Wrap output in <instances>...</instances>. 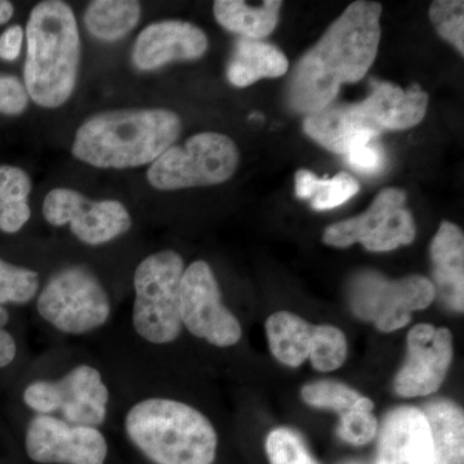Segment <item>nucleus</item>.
I'll return each mask as SVG.
<instances>
[{
	"mask_svg": "<svg viewBox=\"0 0 464 464\" xmlns=\"http://www.w3.org/2000/svg\"><path fill=\"white\" fill-rule=\"evenodd\" d=\"M111 364L119 386L112 423L136 453L150 464L215 462L218 432L206 413L185 400L161 392L146 375L114 362Z\"/></svg>",
	"mask_w": 464,
	"mask_h": 464,
	"instance_id": "1",
	"label": "nucleus"
},
{
	"mask_svg": "<svg viewBox=\"0 0 464 464\" xmlns=\"http://www.w3.org/2000/svg\"><path fill=\"white\" fill-rule=\"evenodd\" d=\"M20 402L27 415L109 429L118 405L114 366L76 346H53L27 366Z\"/></svg>",
	"mask_w": 464,
	"mask_h": 464,
	"instance_id": "2",
	"label": "nucleus"
},
{
	"mask_svg": "<svg viewBox=\"0 0 464 464\" xmlns=\"http://www.w3.org/2000/svg\"><path fill=\"white\" fill-rule=\"evenodd\" d=\"M382 5L359 0L298 61L288 85L290 108L313 114L334 102L341 85L356 83L373 65L381 41Z\"/></svg>",
	"mask_w": 464,
	"mask_h": 464,
	"instance_id": "3",
	"label": "nucleus"
},
{
	"mask_svg": "<svg viewBox=\"0 0 464 464\" xmlns=\"http://www.w3.org/2000/svg\"><path fill=\"white\" fill-rule=\"evenodd\" d=\"M186 265L177 250L163 249L139 262L132 276V304L127 316V350L110 359L145 369L157 353L181 340L179 288Z\"/></svg>",
	"mask_w": 464,
	"mask_h": 464,
	"instance_id": "4",
	"label": "nucleus"
},
{
	"mask_svg": "<svg viewBox=\"0 0 464 464\" xmlns=\"http://www.w3.org/2000/svg\"><path fill=\"white\" fill-rule=\"evenodd\" d=\"M181 118L166 109L112 110L79 127L72 152L101 169H130L154 163L181 134Z\"/></svg>",
	"mask_w": 464,
	"mask_h": 464,
	"instance_id": "5",
	"label": "nucleus"
},
{
	"mask_svg": "<svg viewBox=\"0 0 464 464\" xmlns=\"http://www.w3.org/2000/svg\"><path fill=\"white\" fill-rule=\"evenodd\" d=\"M24 85L29 99L44 109L70 100L78 82L81 34L72 7L61 0H44L30 12L26 24Z\"/></svg>",
	"mask_w": 464,
	"mask_h": 464,
	"instance_id": "6",
	"label": "nucleus"
},
{
	"mask_svg": "<svg viewBox=\"0 0 464 464\" xmlns=\"http://www.w3.org/2000/svg\"><path fill=\"white\" fill-rule=\"evenodd\" d=\"M33 306L43 331L58 340L99 337L116 316L114 297L87 264L57 267L43 282Z\"/></svg>",
	"mask_w": 464,
	"mask_h": 464,
	"instance_id": "7",
	"label": "nucleus"
},
{
	"mask_svg": "<svg viewBox=\"0 0 464 464\" xmlns=\"http://www.w3.org/2000/svg\"><path fill=\"white\" fill-rule=\"evenodd\" d=\"M239 166V150L230 137L217 132L191 136L172 146L150 166L148 181L160 191L219 185Z\"/></svg>",
	"mask_w": 464,
	"mask_h": 464,
	"instance_id": "8",
	"label": "nucleus"
},
{
	"mask_svg": "<svg viewBox=\"0 0 464 464\" xmlns=\"http://www.w3.org/2000/svg\"><path fill=\"white\" fill-rule=\"evenodd\" d=\"M179 313L185 332L209 346L234 347L243 335L239 319L222 299L215 271L203 259L191 262L183 271Z\"/></svg>",
	"mask_w": 464,
	"mask_h": 464,
	"instance_id": "9",
	"label": "nucleus"
},
{
	"mask_svg": "<svg viewBox=\"0 0 464 464\" xmlns=\"http://www.w3.org/2000/svg\"><path fill=\"white\" fill-rule=\"evenodd\" d=\"M435 297V285L418 275L389 280L382 275L364 273L351 285L353 313L373 322L384 333L404 328L411 320V313L429 307Z\"/></svg>",
	"mask_w": 464,
	"mask_h": 464,
	"instance_id": "10",
	"label": "nucleus"
},
{
	"mask_svg": "<svg viewBox=\"0 0 464 464\" xmlns=\"http://www.w3.org/2000/svg\"><path fill=\"white\" fill-rule=\"evenodd\" d=\"M405 201L406 194L399 188L381 191L365 213L329 226L324 232V243L335 248L362 243L371 252H390L408 246L417 228Z\"/></svg>",
	"mask_w": 464,
	"mask_h": 464,
	"instance_id": "11",
	"label": "nucleus"
},
{
	"mask_svg": "<svg viewBox=\"0 0 464 464\" xmlns=\"http://www.w3.org/2000/svg\"><path fill=\"white\" fill-rule=\"evenodd\" d=\"M43 217L53 227H69L83 246H108L133 226L130 210L118 200H91L72 188H58L43 201Z\"/></svg>",
	"mask_w": 464,
	"mask_h": 464,
	"instance_id": "12",
	"label": "nucleus"
},
{
	"mask_svg": "<svg viewBox=\"0 0 464 464\" xmlns=\"http://www.w3.org/2000/svg\"><path fill=\"white\" fill-rule=\"evenodd\" d=\"M24 449L35 464H108L105 429L74 424L45 415H27Z\"/></svg>",
	"mask_w": 464,
	"mask_h": 464,
	"instance_id": "13",
	"label": "nucleus"
},
{
	"mask_svg": "<svg viewBox=\"0 0 464 464\" xmlns=\"http://www.w3.org/2000/svg\"><path fill=\"white\" fill-rule=\"evenodd\" d=\"M453 359V337L447 328L430 324L414 326L408 335V359L395 378V391L404 398L436 392Z\"/></svg>",
	"mask_w": 464,
	"mask_h": 464,
	"instance_id": "14",
	"label": "nucleus"
},
{
	"mask_svg": "<svg viewBox=\"0 0 464 464\" xmlns=\"http://www.w3.org/2000/svg\"><path fill=\"white\" fill-rule=\"evenodd\" d=\"M206 33L179 20L151 24L137 36L132 51V63L140 72H155L177 61H194L208 50Z\"/></svg>",
	"mask_w": 464,
	"mask_h": 464,
	"instance_id": "15",
	"label": "nucleus"
},
{
	"mask_svg": "<svg viewBox=\"0 0 464 464\" xmlns=\"http://www.w3.org/2000/svg\"><path fill=\"white\" fill-rule=\"evenodd\" d=\"M429 422L420 409L401 406L387 414L382 427L377 464H432Z\"/></svg>",
	"mask_w": 464,
	"mask_h": 464,
	"instance_id": "16",
	"label": "nucleus"
},
{
	"mask_svg": "<svg viewBox=\"0 0 464 464\" xmlns=\"http://www.w3.org/2000/svg\"><path fill=\"white\" fill-rule=\"evenodd\" d=\"M304 130L323 148L342 155L368 145L383 132L362 114L357 103H331L320 111L308 114Z\"/></svg>",
	"mask_w": 464,
	"mask_h": 464,
	"instance_id": "17",
	"label": "nucleus"
},
{
	"mask_svg": "<svg viewBox=\"0 0 464 464\" xmlns=\"http://www.w3.org/2000/svg\"><path fill=\"white\" fill-rule=\"evenodd\" d=\"M368 99L357 103L362 114L382 130H402L423 121L429 106V94L418 84L402 90L389 82H373Z\"/></svg>",
	"mask_w": 464,
	"mask_h": 464,
	"instance_id": "18",
	"label": "nucleus"
},
{
	"mask_svg": "<svg viewBox=\"0 0 464 464\" xmlns=\"http://www.w3.org/2000/svg\"><path fill=\"white\" fill-rule=\"evenodd\" d=\"M436 295L451 310H464V235L457 225L442 222L431 244Z\"/></svg>",
	"mask_w": 464,
	"mask_h": 464,
	"instance_id": "19",
	"label": "nucleus"
},
{
	"mask_svg": "<svg viewBox=\"0 0 464 464\" xmlns=\"http://www.w3.org/2000/svg\"><path fill=\"white\" fill-rule=\"evenodd\" d=\"M289 61L275 45L241 38L228 61L227 79L234 87L246 88L264 78L286 74Z\"/></svg>",
	"mask_w": 464,
	"mask_h": 464,
	"instance_id": "20",
	"label": "nucleus"
},
{
	"mask_svg": "<svg viewBox=\"0 0 464 464\" xmlns=\"http://www.w3.org/2000/svg\"><path fill=\"white\" fill-rule=\"evenodd\" d=\"M283 2L267 0L257 7L241 0H217L213 14L219 25L250 41L270 35L279 23Z\"/></svg>",
	"mask_w": 464,
	"mask_h": 464,
	"instance_id": "21",
	"label": "nucleus"
},
{
	"mask_svg": "<svg viewBox=\"0 0 464 464\" xmlns=\"http://www.w3.org/2000/svg\"><path fill=\"white\" fill-rule=\"evenodd\" d=\"M422 411L431 431L432 464H464L462 409L450 401H433Z\"/></svg>",
	"mask_w": 464,
	"mask_h": 464,
	"instance_id": "22",
	"label": "nucleus"
},
{
	"mask_svg": "<svg viewBox=\"0 0 464 464\" xmlns=\"http://www.w3.org/2000/svg\"><path fill=\"white\" fill-rule=\"evenodd\" d=\"M314 331L315 326L288 311L274 314L266 322L271 353L282 364L292 368L308 359Z\"/></svg>",
	"mask_w": 464,
	"mask_h": 464,
	"instance_id": "23",
	"label": "nucleus"
},
{
	"mask_svg": "<svg viewBox=\"0 0 464 464\" xmlns=\"http://www.w3.org/2000/svg\"><path fill=\"white\" fill-rule=\"evenodd\" d=\"M141 18V5L134 0H94L84 12L88 33L101 42H116L132 32Z\"/></svg>",
	"mask_w": 464,
	"mask_h": 464,
	"instance_id": "24",
	"label": "nucleus"
},
{
	"mask_svg": "<svg viewBox=\"0 0 464 464\" xmlns=\"http://www.w3.org/2000/svg\"><path fill=\"white\" fill-rule=\"evenodd\" d=\"M33 183L21 168L0 166V231L17 234L32 218L29 195Z\"/></svg>",
	"mask_w": 464,
	"mask_h": 464,
	"instance_id": "25",
	"label": "nucleus"
},
{
	"mask_svg": "<svg viewBox=\"0 0 464 464\" xmlns=\"http://www.w3.org/2000/svg\"><path fill=\"white\" fill-rule=\"evenodd\" d=\"M42 284L38 271L0 258V306L11 308L33 304Z\"/></svg>",
	"mask_w": 464,
	"mask_h": 464,
	"instance_id": "26",
	"label": "nucleus"
},
{
	"mask_svg": "<svg viewBox=\"0 0 464 464\" xmlns=\"http://www.w3.org/2000/svg\"><path fill=\"white\" fill-rule=\"evenodd\" d=\"M347 357V341L343 332L332 325L315 326L308 359L319 372L341 368Z\"/></svg>",
	"mask_w": 464,
	"mask_h": 464,
	"instance_id": "27",
	"label": "nucleus"
},
{
	"mask_svg": "<svg viewBox=\"0 0 464 464\" xmlns=\"http://www.w3.org/2000/svg\"><path fill=\"white\" fill-rule=\"evenodd\" d=\"M30 362L23 326L11 308L0 306V372L23 369Z\"/></svg>",
	"mask_w": 464,
	"mask_h": 464,
	"instance_id": "28",
	"label": "nucleus"
},
{
	"mask_svg": "<svg viewBox=\"0 0 464 464\" xmlns=\"http://www.w3.org/2000/svg\"><path fill=\"white\" fill-rule=\"evenodd\" d=\"M302 398L308 405L331 409L343 415L355 409L362 395L340 382L320 381L304 386Z\"/></svg>",
	"mask_w": 464,
	"mask_h": 464,
	"instance_id": "29",
	"label": "nucleus"
},
{
	"mask_svg": "<svg viewBox=\"0 0 464 464\" xmlns=\"http://www.w3.org/2000/svg\"><path fill=\"white\" fill-rule=\"evenodd\" d=\"M430 20L439 35L464 54V2L436 0L430 7Z\"/></svg>",
	"mask_w": 464,
	"mask_h": 464,
	"instance_id": "30",
	"label": "nucleus"
},
{
	"mask_svg": "<svg viewBox=\"0 0 464 464\" xmlns=\"http://www.w3.org/2000/svg\"><path fill=\"white\" fill-rule=\"evenodd\" d=\"M270 464H317L297 433L289 429H276L266 440Z\"/></svg>",
	"mask_w": 464,
	"mask_h": 464,
	"instance_id": "31",
	"label": "nucleus"
},
{
	"mask_svg": "<svg viewBox=\"0 0 464 464\" xmlns=\"http://www.w3.org/2000/svg\"><path fill=\"white\" fill-rule=\"evenodd\" d=\"M359 192V183L350 173L341 172L332 179H319L311 198V206L316 210H328L342 206Z\"/></svg>",
	"mask_w": 464,
	"mask_h": 464,
	"instance_id": "32",
	"label": "nucleus"
},
{
	"mask_svg": "<svg viewBox=\"0 0 464 464\" xmlns=\"http://www.w3.org/2000/svg\"><path fill=\"white\" fill-rule=\"evenodd\" d=\"M338 435L348 444H368L377 435L378 422L372 411H351L341 415Z\"/></svg>",
	"mask_w": 464,
	"mask_h": 464,
	"instance_id": "33",
	"label": "nucleus"
},
{
	"mask_svg": "<svg viewBox=\"0 0 464 464\" xmlns=\"http://www.w3.org/2000/svg\"><path fill=\"white\" fill-rule=\"evenodd\" d=\"M29 106L25 85L14 75L0 74V114L20 115Z\"/></svg>",
	"mask_w": 464,
	"mask_h": 464,
	"instance_id": "34",
	"label": "nucleus"
},
{
	"mask_svg": "<svg viewBox=\"0 0 464 464\" xmlns=\"http://www.w3.org/2000/svg\"><path fill=\"white\" fill-rule=\"evenodd\" d=\"M348 166L362 174H377L381 172L386 163L383 149L373 141L362 148L353 150L344 155Z\"/></svg>",
	"mask_w": 464,
	"mask_h": 464,
	"instance_id": "35",
	"label": "nucleus"
},
{
	"mask_svg": "<svg viewBox=\"0 0 464 464\" xmlns=\"http://www.w3.org/2000/svg\"><path fill=\"white\" fill-rule=\"evenodd\" d=\"M24 29L20 25H12L0 35V60L16 61L23 48Z\"/></svg>",
	"mask_w": 464,
	"mask_h": 464,
	"instance_id": "36",
	"label": "nucleus"
},
{
	"mask_svg": "<svg viewBox=\"0 0 464 464\" xmlns=\"http://www.w3.org/2000/svg\"><path fill=\"white\" fill-rule=\"evenodd\" d=\"M316 174L307 169L298 170L295 174V195L299 199H311L315 190Z\"/></svg>",
	"mask_w": 464,
	"mask_h": 464,
	"instance_id": "37",
	"label": "nucleus"
},
{
	"mask_svg": "<svg viewBox=\"0 0 464 464\" xmlns=\"http://www.w3.org/2000/svg\"><path fill=\"white\" fill-rule=\"evenodd\" d=\"M14 14V7L8 0H0V25H5Z\"/></svg>",
	"mask_w": 464,
	"mask_h": 464,
	"instance_id": "38",
	"label": "nucleus"
},
{
	"mask_svg": "<svg viewBox=\"0 0 464 464\" xmlns=\"http://www.w3.org/2000/svg\"><path fill=\"white\" fill-rule=\"evenodd\" d=\"M346 464H360V463L351 462V463H346Z\"/></svg>",
	"mask_w": 464,
	"mask_h": 464,
	"instance_id": "39",
	"label": "nucleus"
}]
</instances>
